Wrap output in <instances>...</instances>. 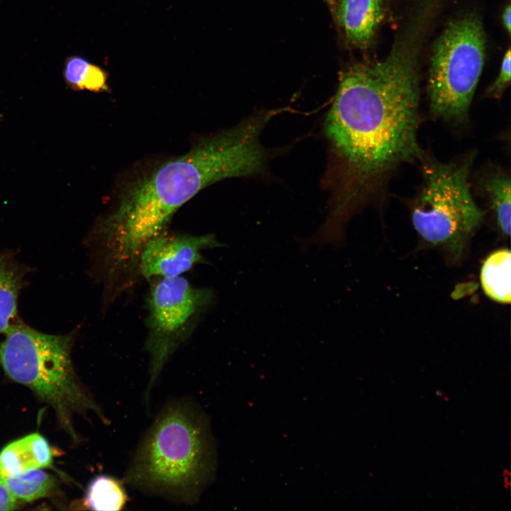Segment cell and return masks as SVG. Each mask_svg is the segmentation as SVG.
Listing matches in <instances>:
<instances>
[{
  "instance_id": "11",
  "label": "cell",
  "mask_w": 511,
  "mask_h": 511,
  "mask_svg": "<svg viewBox=\"0 0 511 511\" xmlns=\"http://www.w3.org/2000/svg\"><path fill=\"white\" fill-rule=\"evenodd\" d=\"M511 254L509 250L495 251L485 260L480 271V282L485 295L494 301L510 303Z\"/></svg>"
},
{
  "instance_id": "4",
  "label": "cell",
  "mask_w": 511,
  "mask_h": 511,
  "mask_svg": "<svg viewBox=\"0 0 511 511\" xmlns=\"http://www.w3.org/2000/svg\"><path fill=\"white\" fill-rule=\"evenodd\" d=\"M0 344V366L15 382L26 386L54 410L62 429L74 441L79 437L73 414L94 412L108 419L79 380L71 358L72 338L12 324Z\"/></svg>"
},
{
  "instance_id": "15",
  "label": "cell",
  "mask_w": 511,
  "mask_h": 511,
  "mask_svg": "<svg viewBox=\"0 0 511 511\" xmlns=\"http://www.w3.org/2000/svg\"><path fill=\"white\" fill-rule=\"evenodd\" d=\"M0 482L17 500L26 502L48 495L55 486V478L42 468L0 476Z\"/></svg>"
},
{
  "instance_id": "1",
  "label": "cell",
  "mask_w": 511,
  "mask_h": 511,
  "mask_svg": "<svg viewBox=\"0 0 511 511\" xmlns=\"http://www.w3.org/2000/svg\"><path fill=\"white\" fill-rule=\"evenodd\" d=\"M418 75L413 52L397 44L383 60L340 78L325 132L348 177L364 185L419 158Z\"/></svg>"
},
{
  "instance_id": "20",
  "label": "cell",
  "mask_w": 511,
  "mask_h": 511,
  "mask_svg": "<svg viewBox=\"0 0 511 511\" xmlns=\"http://www.w3.org/2000/svg\"><path fill=\"white\" fill-rule=\"evenodd\" d=\"M331 6H334L336 0H325Z\"/></svg>"
},
{
  "instance_id": "6",
  "label": "cell",
  "mask_w": 511,
  "mask_h": 511,
  "mask_svg": "<svg viewBox=\"0 0 511 511\" xmlns=\"http://www.w3.org/2000/svg\"><path fill=\"white\" fill-rule=\"evenodd\" d=\"M482 23L468 14L449 25L432 51L427 92L432 114L448 122L468 115L485 59Z\"/></svg>"
},
{
  "instance_id": "8",
  "label": "cell",
  "mask_w": 511,
  "mask_h": 511,
  "mask_svg": "<svg viewBox=\"0 0 511 511\" xmlns=\"http://www.w3.org/2000/svg\"><path fill=\"white\" fill-rule=\"evenodd\" d=\"M223 246L212 234H167L149 241L143 248L138 268L146 279L180 276L203 262L202 251Z\"/></svg>"
},
{
  "instance_id": "10",
  "label": "cell",
  "mask_w": 511,
  "mask_h": 511,
  "mask_svg": "<svg viewBox=\"0 0 511 511\" xmlns=\"http://www.w3.org/2000/svg\"><path fill=\"white\" fill-rule=\"evenodd\" d=\"M53 459L48 441L38 433H32L7 444L0 452V476L44 468Z\"/></svg>"
},
{
  "instance_id": "18",
  "label": "cell",
  "mask_w": 511,
  "mask_h": 511,
  "mask_svg": "<svg viewBox=\"0 0 511 511\" xmlns=\"http://www.w3.org/2000/svg\"><path fill=\"white\" fill-rule=\"evenodd\" d=\"M17 505V499L0 482V510H12Z\"/></svg>"
},
{
  "instance_id": "2",
  "label": "cell",
  "mask_w": 511,
  "mask_h": 511,
  "mask_svg": "<svg viewBox=\"0 0 511 511\" xmlns=\"http://www.w3.org/2000/svg\"><path fill=\"white\" fill-rule=\"evenodd\" d=\"M278 111H265L213 136L133 181L101 226L114 270L138 267L146 243L165 232L175 212L212 183L260 172L266 154L260 141Z\"/></svg>"
},
{
  "instance_id": "13",
  "label": "cell",
  "mask_w": 511,
  "mask_h": 511,
  "mask_svg": "<svg viewBox=\"0 0 511 511\" xmlns=\"http://www.w3.org/2000/svg\"><path fill=\"white\" fill-rule=\"evenodd\" d=\"M64 62L63 77L71 89L94 92L109 89L108 74L99 65L79 55L67 56Z\"/></svg>"
},
{
  "instance_id": "9",
  "label": "cell",
  "mask_w": 511,
  "mask_h": 511,
  "mask_svg": "<svg viewBox=\"0 0 511 511\" xmlns=\"http://www.w3.org/2000/svg\"><path fill=\"white\" fill-rule=\"evenodd\" d=\"M383 0H338L336 15L348 40L369 45L383 18Z\"/></svg>"
},
{
  "instance_id": "19",
  "label": "cell",
  "mask_w": 511,
  "mask_h": 511,
  "mask_svg": "<svg viewBox=\"0 0 511 511\" xmlns=\"http://www.w3.org/2000/svg\"><path fill=\"white\" fill-rule=\"evenodd\" d=\"M511 9L510 6L508 5L504 10L502 13V22L505 28L507 30L508 33H510L511 28Z\"/></svg>"
},
{
  "instance_id": "12",
  "label": "cell",
  "mask_w": 511,
  "mask_h": 511,
  "mask_svg": "<svg viewBox=\"0 0 511 511\" xmlns=\"http://www.w3.org/2000/svg\"><path fill=\"white\" fill-rule=\"evenodd\" d=\"M22 276L11 257L0 252V333H5L16 317Z\"/></svg>"
},
{
  "instance_id": "7",
  "label": "cell",
  "mask_w": 511,
  "mask_h": 511,
  "mask_svg": "<svg viewBox=\"0 0 511 511\" xmlns=\"http://www.w3.org/2000/svg\"><path fill=\"white\" fill-rule=\"evenodd\" d=\"M214 298L212 290L194 287L182 275L161 278L153 285L148 298L145 345L149 356L147 404L166 363L190 336Z\"/></svg>"
},
{
  "instance_id": "16",
  "label": "cell",
  "mask_w": 511,
  "mask_h": 511,
  "mask_svg": "<svg viewBox=\"0 0 511 511\" xmlns=\"http://www.w3.org/2000/svg\"><path fill=\"white\" fill-rule=\"evenodd\" d=\"M485 193L494 211L498 227L509 236L510 233V177L502 170H496L488 175L483 182Z\"/></svg>"
},
{
  "instance_id": "3",
  "label": "cell",
  "mask_w": 511,
  "mask_h": 511,
  "mask_svg": "<svg viewBox=\"0 0 511 511\" xmlns=\"http://www.w3.org/2000/svg\"><path fill=\"white\" fill-rule=\"evenodd\" d=\"M207 422L187 400L165 404L145 433L125 473L124 483L187 505L196 503L212 471Z\"/></svg>"
},
{
  "instance_id": "5",
  "label": "cell",
  "mask_w": 511,
  "mask_h": 511,
  "mask_svg": "<svg viewBox=\"0 0 511 511\" xmlns=\"http://www.w3.org/2000/svg\"><path fill=\"white\" fill-rule=\"evenodd\" d=\"M422 159L423 184L412 209L413 226L428 243L458 253L484 217L470 188L473 157L449 163Z\"/></svg>"
},
{
  "instance_id": "14",
  "label": "cell",
  "mask_w": 511,
  "mask_h": 511,
  "mask_svg": "<svg viewBox=\"0 0 511 511\" xmlns=\"http://www.w3.org/2000/svg\"><path fill=\"white\" fill-rule=\"evenodd\" d=\"M124 482L106 475L95 477L89 484L84 499V505L97 511H118L128 501Z\"/></svg>"
},
{
  "instance_id": "17",
  "label": "cell",
  "mask_w": 511,
  "mask_h": 511,
  "mask_svg": "<svg viewBox=\"0 0 511 511\" xmlns=\"http://www.w3.org/2000/svg\"><path fill=\"white\" fill-rule=\"evenodd\" d=\"M510 49L508 48L503 57L501 68L495 80L485 92L488 97L500 99L510 82Z\"/></svg>"
}]
</instances>
